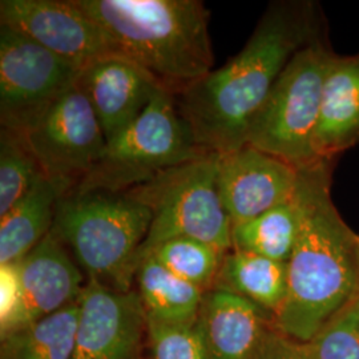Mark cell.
Instances as JSON below:
<instances>
[{
  "mask_svg": "<svg viewBox=\"0 0 359 359\" xmlns=\"http://www.w3.org/2000/svg\"><path fill=\"white\" fill-rule=\"evenodd\" d=\"M76 84L97 117L107 142L135 123L157 90H163L147 71L116 53L80 69Z\"/></svg>",
  "mask_w": 359,
  "mask_h": 359,
  "instance_id": "obj_13",
  "label": "cell"
},
{
  "mask_svg": "<svg viewBox=\"0 0 359 359\" xmlns=\"http://www.w3.org/2000/svg\"><path fill=\"white\" fill-rule=\"evenodd\" d=\"M302 346L309 359H359V290Z\"/></svg>",
  "mask_w": 359,
  "mask_h": 359,
  "instance_id": "obj_24",
  "label": "cell"
},
{
  "mask_svg": "<svg viewBox=\"0 0 359 359\" xmlns=\"http://www.w3.org/2000/svg\"><path fill=\"white\" fill-rule=\"evenodd\" d=\"M335 160L299 169L301 225L287 262V294L273 317L278 332L309 342L359 290V236L332 198Z\"/></svg>",
  "mask_w": 359,
  "mask_h": 359,
  "instance_id": "obj_2",
  "label": "cell"
},
{
  "mask_svg": "<svg viewBox=\"0 0 359 359\" xmlns=\"http://www.w3.org/2000/svg\"><path fill=\"white\" fill-rule=\"evenodd\" d=\"M79 69L36 41L0 25V123L25 133L69 90Z\"/></svg>",
  "mask_w": 359,
  "mask_h": 359,
  "instance_id": "obj_9",
  "label": "cell"
},
{
  "mask_svg": "<svg viewBox=\"0 0 359 359\" xmlns=\"http://www.w3.org/2000/svg\"><path fill=\"white\" fill-rule=\"evenodd\" d=\"M224 255L204 241L177 237L157 245L148 256L181 280L208 292L215 287Z\"/></svg>",
  "mask_w": 359,
  "mask_h": 359,
  "instance_id": "obj_22",
  "label": "cell"
},
{
  "mask_svg": "<svg viewBox=\"0 0 359 359\" xmlns=\"http://www.w3.org/2000/svg\"><path fill=\"white\" fill-rule=\"evenodd\" d=\"M269 314L241 295L213 287L204 294L194 327L209 358L253 359L271 329Z\"/></svg>",
  "mask_w": 359,
  "mask_h": 359,
  "instance_id": "obj_15",
  "label": "cell"
},
{
  "mask_svg": "<svg viewBox=\"0 0 359 359\" xmlns=\"http://www.w3.org/2000/svg\"><path fill=\"white\" fill-rule=\"evenodd\" d=\"M79 301L0 338V359H71L76 339Z\"/></svg>",
  "mask_w": 359,
  "mask_h": 359,
  "instance_id": "obj_20",
  "label": "cell"
},
{
  "mask_svg": "<svg viewBox=\"0 0 359 359\" xmlns=\"http://www.w3.org/2000/svg\"><path fill=\"white\" fill-rule=\"evenodd\" d=\"M148 359H210L192 325H164L147 320Z\"/></svg>",
  "mask_w": 359,
  "mask_h": 359,
  "instance_id": "obj_25",
  "label": "cell"
},
{
  "mask_svg": "<svg viewBox=\"0 0 359 359\" xmlns=\"http://www.w3.org/2000/svg\"><path fill=\"white\" fill-rule=\"evenodd\" d=\"M0 25L36 41L79 71L115 53L103 28L75 0H1Z\"/></svg>",
  "mask_w": 359,
  "mask_h": 359,
  "instance_id": "obj_10",
  "label": "cell"
},
{
  "mask_svg": "<svg viewBox=\"0 0 359 359\" xmlns=\"http://www.w3.org/2000/svg\"><path fill=\"white\" fill-rule=\"evenodd\" d=\"M253 359H309L302 344L286 337L276 327L270 329Z\"/></svg>",
  "mask_w": 359,
  "mask_h": 359,
  "instance_id": "obj_27",
  "label": "cell"
},
{
  "mask_svg": "<svg viewBox=\"0 0 359 359\" xmlns=\"http://www.w3.org/2000/svg\"><path fill=\"white\" fill-rule=\"evenodd\" d=\"M151 222V210L128 193L72 191L60 197L51 233L87 280L130 292Z\"/></svg>",
  "mask_w": 359,
  "mask_h": 359,
  "instance_id": "obj_4",
  "label": "cell"
},
{
  "mask_svg": "<svg viewBox=\"0 0 359 359\" xmlns=\"http://www.w3.org/2000/svg\"><path fill=\"white\" fill-rule=\"evenodd\" d=\"M301 225L297 196L268 212L231 226L234 250L253 253L280 262H289Z\"/></svg>",
  "mask_w": 359,
  "mask_h": 359,
  "instance_id": "obj_21",
  "label": "cell"
},
{
  "mask_svg": "<svg viewBox=\"0 0 359 359\" xmlns=\"http://www.w3.org/2000/svg\"><path fill=\"white\" fill-rule=\"evenodd\" d=\"M79 308L71 359H140L147 317L135 289L118 292L87 280L79 298Z\"/></svg>",
  "mask_w": 359,
  "mask_h": 359,
  "instance_id": "obj_11",
  "label": "cell"
},
{
  "mask_svg": "<svg viewBox=\"0 0 359 359\" xmlns=\"http://www.w3.org/2000/svg\"><path fill=\"white\" fill-rule=\"evenodd\" d=\"M217 158L208 152L126 192L152 213L140 262L157 245L177 237L204 241L222 253L231 250L233 224L218 194Z\"/></svg>",
  "mask_w": 359,
  "mask_h": 359,
  "instance_id": "obj_6",
  "label": "cell"
},
{
  "mask_svg": "<svg viewBox=\"0 0 359 359\" xmlns=\"http://www.w3.org/2000/svg\"><path fill=\"white\" fill-rule=\"evenodd\" d=\"M335 52L327 29L292 57L252 120L246 144L276 156L295 169L316 164L314 135L323 84Z\"/></svg>",
  "mask_w": 359,
  "mask_h": 359,
  "instance_id": "obj_5",
  "label": "cell"
},
{
  "mask_svg": "<svg viewBox=\"0 0 359 359\" xmlns=\"http://www.w3.org/2000/svg\"><path fill=\"white\" fill-rule=\"evenodd\" d=\"M22 136L60 197L88 176L107 144L97 117L76 83Z\"/></svg>",
  "mask_w": 359,
  "mask_h": 359,
  "instance_id": "obj_8",
  "label": "cell"
},
{
  "mask_svg": "<svg viewBox=\"0 0 359 359\" xmlns=\"http://www.w3.org/2000/svg\"><path fill=\"white\" fill-rule=\"evenodd\" d=\"M60 193L43 177L0 217V265L18 264L51 231Z\"/></svg>",
  "mask_w": 359,
  "mask_h": 359,
  "instance_id": "obj_17",
  "label": "cell"
},
{
  "mask_svg": "<svg viewBox=\"0 0 359 359\" xmlns=\"http://www.w3.org/2000/svg\"><path fill=\"white\" fill-rule=\"evenodd\" d=\"M326 29L316 1L269 4L241 51L175 97L196 142L218 154L244 147L252 120L285 67Z\"/></svg>",
  "mask_w": 359,
  "mask_h": 359,
  "instance_id": "obj_1",
  "label": "cell"
},
{
  "mask_svg": "<svg viewBox=\"0 0 359 359\" xmlns=\"http://www.w3.org/2000/svg\"><path fill=\"white\" fill-rule=\"evenodd\" d=\"M147 320L164 325L196 322L205 290L165 269L152 256L144 257L135 276Z\"/></svg>",
  "mask_w": 359,
  "mask_h": 359,
  "instance_id": "obj_18",
  "label": "cell"
},
{
  "mask_svg": "<svg viewBox=\"0 0 359 359\" xmlns=\"http://www.w3.org/2000/svg\"><path fill=\"white\" fill-rule=\"evenodd\" d=\"M120 55L173 97L213 71L209 10L201 0H75Z\"/></svg>",
  "mask_w": 359,
  "mask_h": 359,
  "instance_id": "obj_3",
  "label": "cell"
},
{
  "mask_svg": "<svg viewBox=\"0 0 359 359\" xmlns=\"http://www.w3.org/2000/svg\"><path fill=\"white\" fill-rule=\"evenodd\" d=\"M359 144V53H334L314 135L317 160H335Z\"/></svg>",
  "mask_w": 359,
  "mask_h": 359,
  "instance_id": "obj_16",
  "label": "cell"
},
{
  "mask_svg": "<svg viewBox=\"0 0 359 359\" xmlns=\"http://www.w3.org/2000/svg\"><path fill=\"white\" fill-rule=\"evenodd\" d=\"M44 175L25 137L0 130V217L29 192Z\"/></svg>",
  "mask_w": 359,
  "mask_h": 359,
  "instance_id": "obj_23",
  "label": "cell"
},
{
  "mask_svg": "<svg viewBox=\"0 0 359 359\" xmlns=\"http://www.w3.org/2000/svg\"><path fill=\"white\" fill-rule=\"evenodd\" d=\"M19 264L22 305L8 333L75 304L84 289V273L65 244L52 234Z\"/></svg>",
  "mask_w": 359,
  "mask_h": 359,
  "instance_id": "obj_14",
  "label": "cell"
},
{
  "mask_svg": "<svg viewBox=\"0 0 359 359\" xmlns=\"http://www.w3.org/2000/svg\"><path fill=\"white\" fill-rule=\"evenodd\" d=\"M22 305L19 264L0 265V335L7 333Z\"/></svg>",
  "mask_w": 359,
  "mask_h": 359,
  "instance_id": "obj_26",
  "label": "cell"
},
{
  "mask_svg": "<svg viewBox=\"0 0 359 359\" xmlns=\"http://www.w3.org/2000/svg\"><path fill=\"white\" fill-rule=\"evenodd\" d=\"M215 287L241 295L274 317L287 294V262L231 249L222 257Z\"/></svg>",
  "mask_w": 359,
  "mask_h": 359,
  "instance_id": "obj_19",
  "label": "cell"
},
{
  "mask_svg": "<svg viewBox=\"0 0 359 359\" xmlns=\"http://www.w3.org/2000/svg\"><path fill=\"white\" fill-rule=\"evenodd\" d=\"M298 179L299 169L249 144L218 154V194L233 225L290 201Z\"/></svg>",
  "mask_w": 359,
  "mask_h": 359,
  "instance_id": "obj_12",
  "label": "cell"
},
{
  "mask_svg": "<svg viewBox=\"0 0 359 359\" xmlns=\"http://www.w3.org/2000/svg\"><path fill=\"white\" fill-rule=\"evenodd\" d=\"M208 152L194 140L175 97L157 90L140 117L105 144L97 164L74 191L127 192Z\"/></svg>",
  "mask_w": 359,
  "mask_h": 359,
  "instance_id": "obj_7",
  "label": "cell"
}]
</instances>
